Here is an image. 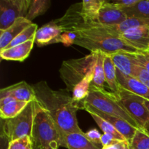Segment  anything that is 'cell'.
Wrapping results in <instances>:
<instances>
[{
	"instance_id": "obj_1",
	"label": "cell",
	"mask_w": 149,
	"mask_h": 149,
	"mask_svg": "<svg viewBox=\"0 0 149 149\" xmlns=\"http://www.w3.org/2000/svg\"><path fill=\"white\" fill-rule=\"evenodd\" d=\"M33 87L36 100L50 113L63 132L70 133L82 131L79 127L77 117V111L81 108L74 101L69 91L66 89L52 90L45 81L36 83Z\"/></svg>"
},
{
	"instance_id": "obj_2",
	"label": "cell",
	"mask_w": 149,
	"mask_h": 149,
	"mask_svg": "<svg viewBox=\"0 0 149 149\" xmlns=\"http://www.w3.org/2000/svg\"><path fill=\"white\" fill-rule=\"evenodd\" d=\"M77 36L74 45L88 49L90 52L101 51L105 54L111 55L119 52L137 53L140 52L128 45L119 36H115L100 27L86 29L76 32Z\"/></svg>"
},
{
	"instance_id": "obj_3",
	"label": "cell",
	"mask_w": 149,
	"mask_h": 149,
	"mask_svg": "<svg viewBox=\"0 0 149 149\" xmlns=\"http://www.w3.org/2000/svg\"><path fill=\"white\" fill-rule=\"evenodd\" d=\"M65 135L50 113L40 105L35 115L31 137L33 147L47 148L52 146L64 147Z\"/></svg>"
},
{
	"instance_id": "obj_4",
	"label": "cell",
	"mask_w": 149,
	"mask_h": 149,
	"mask_svg": "<svg viewBox=\"0 0 149 149\" xmlns=\"http://www.w3.org/2000/svg\"><path fill=\"white\" fill-rule=\"evenodd\" d=\"M87 104L106 114L121 118L137 128H141L135 119L126 111L118 100L116 95L105 89H98L91 84L89 94L81 103Z\"/></svg>"
},
{
	"instance_id": "obj_5",
	"label": "cell",
	"mask_w": 149,
	"mask_h": 149,
	"mask_svg": "<svg viewBox=\"0 0 149 149\" xmlns=\"http://www.w3.org/2000/svg\"><path fill=\"white\" fill-rule=\"evenodd\" d=\"M39 106L40 104L36 99L29 102L26 107L15 117L1 119V135L9 142L25 136L31 137L33 120Z\"/></svg>"
},
{
	"instance_id": "obj_6",
	"label": "cell",
	"mask_w": 149,
	"mask_h": 149,
	"mask_svg": "<svg viewBox=\"0 0 149 149\" xmlns=\"http://www.w3.org/2000/svg\"><path fill=\"white\" fill-rule=\"evenodd\" d=\"M97 56V51H95L83 58L69 59L62 63L59 70L60 77L65 84V89L71 94L74 87L94 69Z\"/></svg>"
},
{
	"instance_id": "obj_7",
	"label": "cell",
	"mask_w": 149,
	"mask_h": 149,
	"mask_svg": "<svg viewBox=\"0 0 149 149\" xmlns=\"http://www.w3.org/2000/svg\"><path fill=\"white\" fill-rule=\"evenodd\" d=\"M54 21L62 29L63 33L77 32L102 26L83 12L81 2L71 5L62 17Z\"/></svg>"
},
{
	"instance_id": "obj_8",
	"label": "cell",
	"mask_w": 149,
	"mask_h": 149,
	"mask_svg": "<svg viewBox=\"0 0 149 149\" xmlns=\"http://www.w3.org/2000/svg\"><path fill=\"white\" fill-rule=\"evenodd\" d=\"M119 103L141 128L149 122V112L144 104V98L122 87L116 95Z\"/></svg>"
},
{
	"instance_id": "obj_9",
	"label": "cell",
	"mask_w": 149,
	"mask_h": 149,
	"mask_svg": "<svg viewBox=\"0 0 149 149\" xmlns=\"http://www.w3.org/2000/svg\"><path fill=\"white\" fill-rule=\"evenodd\" d=\"M31 0H1L0 30H6L20 17H26Z\"/></svg>"
},
{
	"instance_id": "obj_10",
	"label": "cell",
	"mask_w": 149,
	"mask_h": 149,
	"mask_svg": "<svg viewBox=\"0 0 149 149\" xmlns=\"http://www.w3.org/2000/svg\"><path fill=\"white\" fill-rule=\"evenodd\" d=\"M81 109H84L86 111H87L88 113L92 112V113H94L95 114H97V116H100L101 118H103V119L107 121L109 123H110L121 135H123L125 138H126L127 141H130L132 140V138H133V136L135 135V132H136L138 128L132 126L130 124L128 123L127 121L124 120V119H121V118L116 117V116H110V115L106 114V113H103L100 111L97 110L95 108L92 107V106H89L87 104H82L81 106Z\"/></svg>"
},
{
	"instance_id": "obj_11",
	"label": "cell",
	"mask_w": 149,
	"mask_h": 149,
	"mask_svg": "<svg viewBox=\"0 0 149 149\" xmlns=\"http://www.w3.org/2000/svg\"><path fill=\"white\" fill-rule=\"evenodd\" d=\"M119 37L138 51H149V26L130 29Z\"/></svg>"
},
{
	"instance_id": "obj_12",
	"label": "cell",
	"mask_w": 149,
	"mask_h": 149,
	"mask_svg": "<svg viewBox=\"0 0 149 149\" xmlns=\"http://www.w3.org/2000/svg\"><path fill=\"white\" fill-rule=\"evenodd\" d=\"M6 97H11L16 100L28 103L36 99L33 86L29 84L25 81H20L1 89L0 90V99Z\"/></svg>"
},
{
	"instance_id": "obj_13",
	"label": "cell",
	"mask_w": 149,
	"mask_h": 149,
	"mask_svg": "<svg viewBox=\"0 0 149 149\" xmlns=\"http://www.w3.org/2000/svg\"><path fill=\"white\" fill-rule=\"evenodd\" d=\"M63 31L54 20L38 29L35 35V43L39 47L58 43L62 41Z\"/></svg>"
},
{
	"instance_id": "obj_14",
	"label": "cell",
	"mask_w": 149,
	"mask_h": 149,
	"mask_svg": "<svg viewBox=\"0 0 149 149\" xmlns=\"http://www.w3.org/2000/svg\"><path fill=\"white\" fill-rule=\"evenodd\" d=\"M127 18V16L122 9L111 5L105 0L97 14V20L102 26H111L120 24Z\"/></svg>"
},
{
	"instance_id": "obj_15",
	"label": "cell",
	"mask_w": 149,
	"mask_h": 149,
	"mask_svg": "<svg viewBox=\"0 0 149 149\" xmlns=\"http://www.w3.org/2000/svg\"><path fill=\"white\" fill-rule=\"evenodd\" d=\"M118 81L121 87L127 91L149 100V88L134 77L126 75L116 69Z\"/></svg>"
},
{
	"instance_id": "obj_16",
	"label": "cell",
	"mask_w": 149,
	"mask_h": 149,
	"mask_svg": "<svg viewBox=\"0 0 149 149\" xmlns=\"http://www.w3.org/2000/svg\"><path fill=\"white\" fill-rule=\"evenodd\" d=\"M34 42L35 36L24 43L2 49L0 51V56L1 59L6 61H25L30 55Z\"/></svg>"
},
{
	"instance_id": "obj_17",
	"label": "cell",
	"mask_w": 149,
	"mask_h": 149,
	"mask_svg": "<svg viewBox=\"0 0 149 149\" xmlns=\"http://www.w3.org/2000/svg\"><path fill=\"white\" fill-rule=\"evenodd\" d=\"M32 23V22L29 21L26 17H20L8 29L0 30V50L5 49L15 38Z\"/></svg>"
},
{
	"instance_id": "obj_18",
	"label": "cell",
	"mask_w": 149,
	"mask_h": 149,
	"mask_svg": "<svg viewBox=\"0 0 149 149\" xmlns=\"http://www.w3.org/2000/svg\"><path fill=\"white\" fill-rule=\"evenodd\" d=\"M64 147L68 149H102L103 148L91 142L83 131L65 133Z\"/></svg>"
},
{
	"instance_id": "obj_19",
	"label": "cell",
	"mask_w": 149,
	"mask_h": 149,
	"mask_svg": "<svg viewBox=\"0 0 149 149\" xmlns=\"http://www.w3.org/2000/svg\"><path fill=\"white\" fill-rule=\"evenodd\" d=\"M109 55L111 58L116 69L119 70L121 72L126 75L133 77L134 68L137 64V60L133 56L132 53L119 52Z\"/></svg>"
},
{
	"instance_id": "obj_20",
	"label": "cell",
	"mask_w": 149,
	"mask_h": 149,
	"mask_svg": "<svg viewBox=\"0 0 149 149\" xmlns=\"http://www.w3.org/2000/svg\"><path fill=\"white\" fill-rule=\"evenodd\" d=\"M104 75L106 82L107 83L110 90L112 93L117 95L120 92L122 87L118 81L116 68L113 64L111 58L108 54H105L104 57Z\"/></svg>"
},
{
	"instance_id": "obj_21",
	"label": "cell",
	"mask_w": 149,
	"mask_h": 149,
	"mask_svg": "<svg viewBox=\"0 0 149 149\" xmlns=\"http://www.w3.org/2000/svg\"><path fill=\"white\" fill-rule=\"evenodd\" d=\"M93 71L94 69L92 70L87 77L74 87L72 92V97L74 101L79 104L80 108L81 109V103H83L86 97H87L90 91V86L93 79Z\"/></svg>"
},
{
	"instance_id": "obj_22",
	"label": "cell",
	"mask_w": 149,
	"mask_h": 149,
	"mask_svg": "<svg viewBox=\"0 0 149 149\" xmlns=\"http://www.w3.org/2000/svg\"><path fill=\"white\" fill-rule=\"evenodd\" d=\"M122 10L126 13L127 17H137L149 21V0H138L132 7Z\"/></svg>"
},
{
	"instance_id": "obj_23",
	"label": "cell",
	"mask_w": 149,
	"mask_h": 149,
	"mask_svg": "<svg viewBox=\"0 0 149 149\" xmlns=\"http://www.w3.org/2000/svg\"><path fill=\"white\" fill-rule=\"evenodd\" d=\"M104 57L105 53L101 51H97V56L93 71V79L92 85L98 89H104L106 82L104 75Z\"/></svg>"
},
{
	"instance_id": "obj_24",
	"label": "cell",
	"mask_w": 149,
	"mask_h": 149,
	"mask_svg": "<svg viewBox=\"0 0 149 149\" xmlns=\"http://www.w3.org/2000/svg\"><path fill=\"white\" fill-rule=\"evenodd\" d=\"M28 102L13 100L0 107V116L2 119H8L15 117L28 104Z\"/></svg>"
},
{
	"instance_id": "obj_25",
	"label": "cell",
	"mask_w": 149,
	"mask_h": 149,
	"mask_svg": "<svg viewBox=\"0 0 149 149\" xmlns=\"http://www.w3.org/2000/svg\"><path fill=\"white\" fill-rule=\"evenodd\" d=\"M51 1L49 0H31L29 12L26 18L32 22L38 16L45 14L49 8Z\"/></svg>"
},
{
	"instance_id": "obj_26",
	"label": "cell",
	"mask_w": 149,
	"mask_h": 149,
	"mask_svg": "<svg viewBox=\"0 0 149 149\" xmlns=\"http://www.w3.org/2000/svg\"><path fill=\"white\" fill-rule=\"evenodd\" d=\"M1 149H33V145L31 138L29 136H25L9 142L1 134Z\"/></svg>"
},
{
	"instance_id": "obj_27",
	"label": "cell",
	"mask_w": 149,
	"mask_h": 149,
	"mask_svg": "<svg viewBox=\"0 0 149 149\" xmlns=\"http://www.w3.org/2000/svg\"><path fill=\"white\" fill-rule=\"evenodd\" d=\"M90 115L93 117V119H94L95 122L97 123V125H98L99 127L101 129V130L103 131V133L109 134V135H112L113 137H114L116 139L119 140V141H127L126 138L123 136L122 135H121L110 123L107 122L106 120L103 119V118H101L100 116H97V114L94 113H92L90 112Z\"/></svg>"
},
{
	"instance_id": "obj_28",
	"label": "cell",
	"mask_w": 149,
	"mask_h": 149,
	"mask_svg": "<svg viewBox=\"0 0 149 149\" xmlns=\"http://www.w3.org/2000/svg\"><path fill=\"white\" fill-rule=\"evenodd\" d=\"M130 149H149V134L142 128H138L130 141Z\"/></svg>"
},
{
	"instance_id": "obj_29",
	"label": "cell",
	"mask_w": 149,
	"mask_h": 149,
	"mask_svg": "<svg viewBox=\"0 0 149 149\" xmlns=\"http://www.w3.org/2000/svg\"><path fill=\"white\" fill-rule=\"evenodd\" d=\"M104 3L105 0H84L81 1V7L87 16L97 22V14Z\"/></svg>"
},
{
	"instance_id": "obj_30",
	"label": "cell",
	"mask_w": 149,
	"mask_h": 149,
	"mask_svg": "<svg viewBox=\"0 0 149 149\" xmlns=\"http://www.w3.org/2000/svg\"><path fill=\"white\" fill-rule=\"evenodd\" d=\"M37 30V25L35 24V23H32V24L30 25L29 27L26 28L24 31H23L17 37L15 38V39L12 41L11 43H10L6 48L12 47L16 46V45H20V44H23L24 43V42H28V41H29L30 39H31L32 38L34 37Z\"/></svg>"
},
{
	"instance_id": "obj_31",
	"label": "cell",
	"mask_w": 149,
	"mask_h": 149,
	"mask_svg": "<svg viewBox=\"0 0 149 149\" xmlns=\"http://www.w3.org/2000/svg\"><path fill=\"white\" fill-rule=\"evenodd\" d=\"M133 77L139 80L149 88V72L145 68L141 66L138 63V61H137V64L135 65V68H134Z\"/></svg>"
},
{
	"instance_id": "obj_32",
	"label": "cell",
	"mask_w": 149,
	"mask_h": 149,
	"mask_svg": "<svg viewBox=\"0 0 149 149\" xmlns=\"http://www.w3.org/2000/svg\"><path fill=\"white\" fill-rule=\"evenodd\" d=\"M132 55L138 63L149 72V51H140L137 53H132Z\"/></svg>"
},
{
	"instance_id": "obj_33",
	"label": "cell",
	"mask_w": 149,
	"mask_h": 149,
	"mask_svg": "<svg viewBox=\"0 0 149 149\" xmlns=\"http://www.w3.org/2000/svg\"><path fill=\"white\" fill-rule=\"evenodd\" d=\"M85 135L91 142L94 143L95 144L100 146L103 147L101 144V136L102 135L99 132V131L96 129H93L89 130L88 132H85Z\"/></svg>"
},
{
	"instance_id": "obj_34",
	"label": "cell",
	"mask_w": 149,
	"mask_h": 149,
	"mask_svg": "<svg viewBox=\"0 0 149 149\" xmlns=\"http://www.w3.org/2000/svg\"><path fill=\"white\" fill-rule=\"evenodd\" d=\"M109 4L119 8L124 9L132 7L136 4L138 0H114V1H106Z\"/></svg>"
},
{
	"instance_id": "obj_35",
	"label": "cell",
	"mask_w": 149,
	"mask_h": 149,
	"mask_svg": "<svg viewBox=\"0 0 149 149\" xmlns=\"http://www.w3.org/2000/svg\"><path fill=\"white\" fill-rule=\"evenodd\" d=\"M77 36V35L76 32H64L62 35L61 43H63L66 47L74 45V42H75Z\"/></svg>"
},
{
	"instance_id": "obj_36",
	"label": "cell",
	"mask_w": 149,
	"mask_h": 149,
	"mask_svg": "<svg viewBox=\"0 0 149 149\" xmlns=\"http://www.w3.org/2000/svg\"><path fill=\"white\" fill-rule=\"evenodd\" d=\"M119 141H121L116 139L114 137H113L111 135H109V134L103 133L101 136V144L102 146H103V147L116 143H118Z\"/></svg>"
},
{
	"instance_id": "obj_37",
	"label": "cell",
	"mask_w": 149,
	"mask_h": 149,
	"mask_svg": "<svg viewBox=\"0 0 149 149\" xmlns=\"http://www.w3.org/2000/svg\"><path fill=\"white\" fill-rule=\"evenodd\" d=\"M102 149H130V142L128 141H119L116 143L103 147Z\"/></svg>"
},
{
	"instance_id": "obj_38",
	"label": "cell",
	"mask_w": 149,
	"mask_h": 149,
	"mask_svg": "<svg viewBox=\"0 0 149 149\" xmlns=\"http://www.w3.org/2000/svg\"><path fill=\"white\" fill-rule=\"evenodd\" d=\"M59 146H52L50 147H47V148H43V147H33V149H58Z\"/></svg>"
},
{
	"instance_id": "obj_39",
	"label": "cell",
	"mask_w": 149,
	"mask_h": 149,
	"mask_svg": "<svg viewBox=\"0 0 149 149\" xmlns=\"http://www.w3.org/2000/svg\"><path fill=\"white\" fill-rule=\"evenodd\" d=\"M144 104H145L147 110L149 112V100L148 99H145L144 98Z\"/></svg>"
},
{
	"instance_id": "obj_40",
	"label": "cell",
	"mask_w": 149,
	"mask_h": 149,
	"mask_svg": "<svg viewBox=\"0 0 149 149\" xmlns=\"http://www.w3.org/2000/svg\"><path fill=\"white\" fill-rule=\"evenodd\" d=\"M143 129L146 132H148V133L149 134V122H148V123L145 125V127H144Z\"/></svg>"
}]
</instances>
